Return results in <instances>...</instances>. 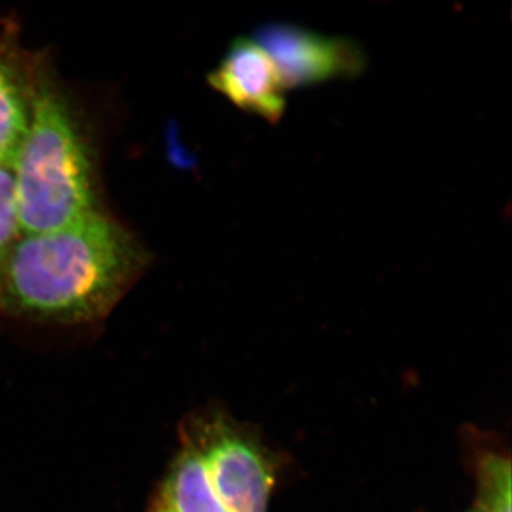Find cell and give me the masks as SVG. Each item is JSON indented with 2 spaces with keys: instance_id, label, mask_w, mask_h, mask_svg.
Wrapping results in <instances>:
<instances>
[{
  "instance_id": "10",
  "label": "cell",
  "mask_w": 512,
  "mask_h": 512,
  "mask_svg": "<svg viewBox=\"0 0 512 512\" xmlns=\"http://www.w3.org/2000/svg\"><path fill=\"white\" fill-rule=\"evenodd\" d=\"M151 512H174L171 510L170 507H168L167 504L164 503V501H161L160 498H158L157 503L154 504L153 510Z\"/></svg>"
},
{
  "instance_id": "8",
  "label": "cell",
  "mask_w": 512,
  "mask_h": 512,
  "mask_svg": "<svg viewBox=\"0 0 512 512\" xmlns=\"http://www.w3.org/2000/svg\"><path fill=\"white\" fill-rule=\"evenodd\" d=\"M478 508L485 512H511V464L491 454L478 468Z\"/></svg>"
},
{
  "instance_id": "5",
  "label": "cell",
  "mask_w": 512,
  "mask_h": 512,
  "mask_svg": "<svg viewBox=\"0 0 512 512\" xmlns=\"http://www.w3.org/2000/svg\"><path fill=\"white\" fill-rule=\"evenodd\" d=\"M208 83L234 106L276 123L285 113V89L274 60L254 37H237Z\"/></svg>"
},
{
  "instance_id": "7",
  "label": "cell",
  "mask_w": 512,
  "mask_h": 512,
  "mask_svg": "<svg viewBox=\"0 0 512 512\" xmlns=\"http://www.w3.org/2000/svg\"><path fill=\"white\" fill-rule=\"evenodd\" d=\"M158 498L174 512H228L212 487L200 450L190 437L175 457Z\"/></svg>"
},
{
  "instance_id": "3",
  "label": "cell",
  "mask_w": 512,
  "mask_h": 512,
  "mask_svg": "<svg viewBox=\"0 0 512 512\" xmlns=\"http://www.w3.org/2000/svg\"><path fill=\"white\" fill-rule=\"evenodd\" d=\"M254 39L274 60L286 90L363 73L366 56L349 37L328 36L289 23H266Z\"/></svg>"
},
{
  "instance_id": "9",
  "label": "cell",
  "mask_w": 512,
  "mask_h": 512,
  "mask_svg": "<svg viewBox=\"0 0 512 512\" xmlns=\"http://www.w3.org/2000/svg\"><path fill=\"white\" fill-rule=\"evenodd\" d=\"M19 232L12 165H0V281Z\"/></svg>"
},
{
  "instance_id": "6",
  "label": "cell",
  "mask_w": 512,
  "mask_h": 512,
  "mask_svg": "<svg viewBox=\"0 0 512 512\" xmlns=\"http://www.w3.org/2000/svg\"><path fill=\"white\" fill-rule=\"evenodd\" d=\"M45 69L20 47L13 22H6L0 33V165L13 164L28 133L33 96Z\"/></svg>"
},
{
  "instance_id": "11",
  "label": "cell",
  "mask_w": 512,
  "mask_h": 512,
  "mask_svg": "<svg viewBox=\"0 0 512 512\" xmlns=\"http://www.w3.org/2000/svg\"><path fill=\"white\" fill-rule=\"evenodd\" d=\"M471 512H485L484 510H481V508H477V510L471 511Z\"/></svg>"
},
{
  "instance_id": "1",
  "label": "cell",
  "mask_w": 512,
  "mask_h": 512,
  "mask_svg": "<svg viewBox=\"0 0 512 512\" xmlns=\"http://www.w3.org/2000/svg\"><path fill=\"white\" fill-rule=\"evenodd\" d=\"M141 264L126 229L96 211L69 227L15 242L3 268L0 302L40 322H90L114 308Z\"/></svg>"
},
{
  "instance_id": "4",
  "label": "cell",
  "mask_w": 512,
  "mask_h": 512,
  "mask_svg": "<svg viewBox=\"0 0 512 512\" xmlns=\"http://www.w3.org/2000/svg\"><path fill=\"white\" fill-rule=\"evenodd\" d=\"M190 439L228 512H268L274 476L256 444L221 420L202 424Z\"/></svg>"
},
{
  "instance_id": "2",
  "label": "cell",
  "mask_w": 512,
  "mask_h": 512,
  "mask_svg": "<svg viewBox=\"0 0 512 512\" xmlns=\"http://www.w3.org/2000/svg\"><path fill=\"white\" fill-rule=\"evenodd\" d=\"M12 171L23 235L57 231L99 211L89 147L46 69Z\"/></svg>"
}]
</instances>
